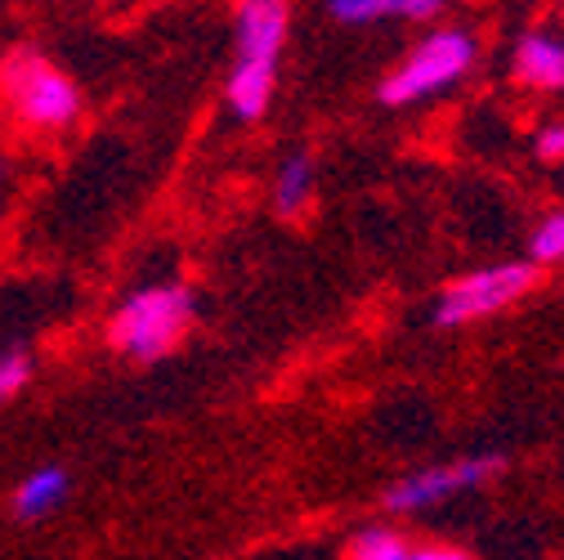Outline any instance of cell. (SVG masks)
<instances>
[{"label":"cell","mask_w":564,"mask_h":560,"mask_svg":"<svg viewBox=\"0 0 564 560\" xmlns=\"http://www.w3.org/2000/svg\"><path fill=\"white\" fill-rule=\"evenodd\" d=\"M0 90H6L10 112L32 130H63L82 112V95L73 77L58 73L36 50H14L0 63Z\"/></svg>","instance_id":"obj_1"},{"label":"cell","mask_w":564,"mask_h":560,"mask_svg":"<svg viewBox=\"0 0 564 560\" xmlns=\"http://www.w3.org/2000/svg\"><path fill=\"white\" fill-rule=\"evenodd\" d=\"M188 323H193V297L180 283H166L126 297L121 310L112 314L108 336L126 359H162L188 332Z\"/></svg>","instance_id":"obj_2"},{"label":"cell","mask_w":564,"mask_h":560,"mask_svg":"<svg viewBox=\"0 0 564 560\" xmlns=\"http://www.w3.org/2000/svg\"><path fill=\"white\" fill-rule=\"evenodd\" d=\"M470 58H475V41L466 32H435L421 50H412V58L390 82H381V104H408V99L444 90L466 73Z\"/></svg>","instance_id":"obj_3"},{"label":"cell","mask_w":564,"mask_h":560,"mask_svg":"<svg viewBox=\"0 0 564 560\" xmlns=\"http://www.w3.org/2000/svg\"><path fill=\"white\" fill-rule=\"evenodd\" d=\"M533 265H498V269H479V273H466L462 283H453L435 310V319L444 327L453 323H470V319H484V314H498L507 310L511 301H520L529 288H533Z\"/></svg>","instance_id":"obj_4"},{"label":"cell","mask_w":564,"mask_h":560,"mask_svg":"<svg viewBox=\"0 0 564 560\" xmlns=\"http://www.w3.org/2000/svg\"><path fill=\"white\" fill-rule=\"evenodd\" d=\"M502 471V457H470V462H457V466H440V471H421L403 484H394L386 494V507L390 511H416L426 503H440L448 494H457V488H475L484 484L488 475Z\"/></svg>","instance_id":"obj_5"},{"label":"cell","mask_w":564,"mask_h":560,"mask_svg":"<svg viewBox=\"0 0 564 560\" xmlns=\"http://www.w3.org/2000/svg\"><path fill=\"white\" fill-rule=\"evenodd\" d=\"M282 36H288V6L273 0H247L238 10V63H264L273 67Z\"/></svg>","instance_id":"obj_6"},{"label":"cell","mask_w":564,"mask_h":560,"mask_svg":"<svg viewBox=\"0 0 564 560\" xmlns=\"http://www.w3.org/2000/svg\"><path fill=\"white\" fill-rule=\"evenodd\" d=\"M67 488H73V475H67L63 466H36L32 475H23L14 484V520H45L50 511H58L67 503Z\"/></svg>","instance_id":"obj_7"},{"label":"cell","mask_w":564,"mask_h":560,"mask_svg":"<svg viewBox=\"0 0 564 560\" xmlns=\"http://www.w3.org/2000/svg\"><path fill=\"white\" fill-rule=\"evenodd\" d=\"M516 73H520L529 86L560 90V86H564V41L524 36L520 50H516Z\"/></svg>","instance_id":"obj_8"},{"label":"cell","mask_w":564,"mask_h":560,"mask_svg":"<svg viewBox=\"0 0 564 560\" xmlns=\"http://www.w3.org/2000/svg\"><path fill=\"white\" fill-rule=\"evenodd\" d=\"M269 90H273V67L264 63H238L234 77H229V104L238 117H260L264 104H269Z\"/></svg>","instance_id":"obj_9"},{"label":"cell","mask_w":564,"mask_h":560,"mask_svg":"<svg viewBox=\"0 0 564 560\" xmlns=\"http://www.w3.org/2000/svg\"><path fill=\"white\" fill-rule=\"evenodd\" d=\"M314 193V162L305 153H296L288 166L278 171V189H273V202H278V212L282 216H296L301 206L310 202Z\"/></svg>","instance_id":"obj_10"},{"label":"cell","mask_w":564,"mask_h":560,"mask_svg":"<svg viewBox=\"0 0 564 560\" xmlns=\"http://www.w3.org/2000/svg\"><path fill=\"white\" fill-rule=\"evenodd\" d=\"M28 381H32V359H28V349L0 345V403L14 399Z\"/></svg>","instance_id":"obj_11"},{"label":"cell","mask_w":564,"mask_h":560,"mask_svg":"<svg viewBox=\"0 0 564 560\" xmlns=\"http://www.w3.org/2000/svg\"><path fill=\"white\" fill-rule=\"evenodd\" d=\"M403 551H408L403 538H394L386 529H364L355 538V551H349V560H403Z\"/></svg>","instance_id":"obj_12"},{"label":"cell","mask_w":564,"mask_h":560,"mask_svg":"<svg viewBox=\"0 0 564 560\" xmlns=\"http://www.w3.org/2000/svg\"><path fill=\"white\" fill-rule=\"evenodd\" d=\"M332 14L345 19V23H368V19H386V14H394V0H336Z\"/></svg>","instance_id":"obj_13"},{"label":"cell","mask_w":564,"mask_h":560,"mask_svg":"<svg viewBox=\"0 0 564 560\" xmlns=\"http://www.w3.org/2000/svg\"><path fill=\"white\" fill-rule=\"evenodd\" d=\"M564 256V216H551L533 238V260H560Z\"/></svg>","instance_id":"obj_14"},{"label":"cell","mask_w":564,"mask_h":560,"mask_svg":"<svg viewBox=\"0 0 564 560\" xmlns=\"http://www.w3.org/2000/svg\"><path fill=\"white\" fill-rule=\"evenodd\" d=\"M538 158H546V162H560L564 158V126H546L538 134Z\"/></svg>","instance_id":"obj_15"},{"label":"cell","mask_w":564,"mask_h":560,"mask_svg":"<svg viewBox=\"0 0 564 560\" xmlns=\"http://www.w3.org/2000/svg\"><path fill=\"white\" fill-rule=\"evenodd\" d=\"M403 560H470V556L453 551V547H408Z\"/></svg>","instance_id":"obj_16"},{"label":"cell","mask_w":564,"mask_h":560,"mask_svg":"<svg viewBox=\"0 0 564 560\" xmlns=\"http://www.w3.org/2000/svg\"><path fill=\"white\" fill-rule=\"evenodd\" d=\"M394 14H408V19H435V14H440V0H394Z\"/></svg>","instance_id":"obj_17"},{"label":"cell","mask_w":564,"mask_h":560,"mask_svg":"<svg viewBox=\"0 0 564 560\" xmlns=\"http://www.w3.org/2000/svg\"><path fill=\"white\" fill-rule=\"evenodd\" d=\"M6 184H10V175H6V162H0V206H6Z\"/></svg>","instance_id":"obj_18"}]
</instances>
